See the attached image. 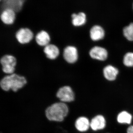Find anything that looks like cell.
Returning <instances> with one entry per match:
<instances>
[{
	"instance_id": "cell-1",
	"label": "cell",
	"mask_w": 133,
	"mask_h": 133,
	"mask_svg": "<svg viewBox=\"0 0 133 133\" xmlns=\"http://www.w3.org/2000/svg\"><path fill=\"white\" fill-rule=\"evenodd\" d=\"M27 83L28 81L25 77L15 72L4 76L0 81V86L2 89L5 91L12 90L16 92L23 88Z\"/></svg>"
},
{
	"instance_id": "cell-2",
	"label": "cell",
	"mask_w": 133,
	"mask_h": 133,
	"mask_svg": "<svg viewBox=\"0 0 133 133\" xmlns=\"http://www.w3.org/2000/svg\"><path fill=\"white\" fill-rule=\"evenodd\" d=\"M69 112L67 105L63 102H57L47 108L45 115L50 121L62 122L67 116Z\"/></svg>"
},
{
	"instance_id": "cell-3",
	"label": "cell",
	"mask_w": 133,
	"mask_h": 133,
	"mask_svg": "<svg viewBox=\"0 0 133 133\" xmlns=\"http://www.w3.org/2000/svg\"><path fill=\"white\" fill-rule=\"evenodd\" d=\"M3 72L6 75L15 73L17 64V60L14 55L11 54H5L3 55L0 59Z\"/></svg>"
},
{
	"instance_id": "cell-4",
	"label": "cell",
	"mask_w": 133,
	"mask_h": 133,
	"mask_svg": "<svg viewBox=\"0 0 133 133\" xmlns=\"http://www.w3.org/2000/svg\"><path fill=\"white\" fill-rule=\"evenodd\" d=\"M108 125L107 118L103 114H96L90 118L91 131L93 132L104 131L107 128Z\"/></svg>"
},
{
	"instance_id": "cell-5",
	"label": "cell",
	"mask_w": 133,
	"mask_h": 133,
	"mask_svg": "<svg viewBox=\"0 0 133 133\" xmlns=\"http://www.w3.org/2000/svg\"><path fill=\"white\" fill-rule=\"evenodd\" d=\"M15 38L20 44L25 45L30 43L33 40L34 33L31 29L22 28L18 29L15 34Z\"/></svg>"
},
{
	"instance_id": "cell-6",
	"label": "cell",
	"mask_w": 133,
	"mask_h": 133,
	"mask_svg": "<svg viewBox=\"0 0 133 133\" xmlns=\"http://www.w3.org/2000/svg\"><path fill=\"white\" fill-rule=\"evenodd\" d=\"M63 58L67 63L74 64L78 59L77 49L74 45H68L65 47L63 51Z\"/></svg>"
},
{
	"instance_id": "cell-7",
	"label": "cell",
	"mask_w": 133,
	"mask_h": 133,
	"mask_svg": "<svg viewBox=\"0 0 133 133\" xmlns=\"http://www.w3.org/2000/svg\"><path fill=\"white\" fill-rule=\"evenodd\" d=\"M26 0H1L0 13L6 9L12 10L17 13L21 10Z\"/></svg>"
},
{
	"instance_id": "cell-8",
	"label": "cell",
	"mask_w": 133,
	"mask_h": 133,
	"mask_svg": "<svg viewBox=\"0 0 133 133\" xmlns=\"http://www.w3.org/2000/svg\"><path fill=\"white\" fill-rule=\"evenodd\" d=\"M57 97L63 102H73L75 99V94L71 87L65 85L60 87L56 93Z\"/></svg>"
},
{
	"instance_id": "cell-9",
	"label": "cell",
	"mask_w": 133,
	"mask_h": 133,
	"mask_svg": "<svg viewBox=\"0 0 133 133\" xmlns=\"http://www.w3.org/2000/svg\"><path fill=\"white\" fill-rule=\"evenodd\" d=\"M115 121L119 125L127 127L133 124V114L127 109H122L116 114Z\"/></svg>"
},
{
	"instance_id": "cell-10",
	"label": "cell",
	"mask_w": 133,
	"mask_h": 133,
	"mask_svg": "<svg viewBox=\"0 0 133 133\" xmlns=\"http://www.w3.org/2000/svg\"><path fill=\"white\" fill-rule=\"evenodd\" d=\"M74 125L76 130L79 132H87L91 131L90 118L85 116H79L76 119Z\"/></svg>"
},
{
	"instance_id": "cell-11",
	"label": "cell",
	"mask_w": 133,
	"mask_h": 133,
	"mask_svg": "<svg viewBox=\"0 0 133 133\" xmlns=\"http://www.w3.org/2000/svg\"><path fill=\"white\" fill-rule=\"evenodd\" d=\"M108 55L107 50L101 46H94L89 51V55L92 58L100 61L106 60Z\"/></svg>"
},
{
	"instance_id": "cell-12",
	"label": "cell",
	"mask_w": 133,
	"mask_h": 133,
	"mask_svg": "<svg viewBox=\"0 0 133 133\" xmlns=\"http://www.w3.org/2000/svg\"><path fill=\"white\" fill-rule=\"evenodd\" d=\"M1 21L6 26H11L16 20V14L11 9H6L0 13Z\"/></svg>"
},
{
	"instance_id": "cell-13",
	"label": "cell",
	"mask_w": 133,
	"mask_h": 133,
	"mask_svg": "<svg viewBox=\"0 0 133 133\" xmlns=\"http://www.w3.org/2000/svg\"><path fill=\"white\" fill-rule=\"evenodd\" d=\"M43 52L45 57L50 60L57 59L59 57L60 53L58 46L52 43H50L44 47L43 49Z\"/></svg>"
},
{
	"instance_id": "cell-14",
	"label": "cell",
	"mask_w": 133,
	"mask_h": 133,
	"mask_svg": "<svg viewBox=\"0 0 133 133\" xmlns=\"http://www.w3.org/2000/svg\"><path fill=\"white\" fill-rule=\"evenodd\" d=\"M51 39L49 33L44 30L38 31L35 37V40L37 44L40 47L43 48L50 44Z\"/></svg>"
},
{
	"instance_id": "cell-15",
	"label": "cell",
	"mask_w": 133,
	"mask_h": 133,
	"mask_svg": "<svg viewBox=\"0 0 133 133\" xmlns=\"http://www.w3.org/2000/svg\"><path fill=\"white\" fill-rule=\"evenodd\" d=\"M72 25L75 27H80L85 25L87 21V15L84 12H79L78 14L73 13L71 16Z\"/></svg>"
},
{
	"instance_id": "cell-16",
	"label": "cell",
	"mask_w": 133,
	"mask_h": 133,
	"mask_svg": "<svg viewBox=\"0 0 133 133\" xmlns=\"http://www.w3.org/2000/svg\"><path fill=\"white\" fill-rule=\"evenodd\" d=\"M119 72L118 69L111 65H107L103 70V75L105 79L111 82L116 80Z\"/></svg>"
},
{
	"instance_id": "cell-17",
	"label": "cell",
	"mask_w": 133,
	"mask_h": 133,
	"mask_svg": "<svg viewBox=\"0 0 133 133\" xmlns=\"http://www.w3.org/2000/svg\"><path fill=\"white\" fill-rule=\"evenodd\" d=\"M91 39L94 42L102 40L105 36L104 30L102 26L99 25L93 26L90 31Z\"/></svg>"
},
{
	"instance_id": "cell-18",
	"label": "cell",
	"mask_w": 133,
	"mask_h": 133,
	"mask_svg": "<svg viewBox=\"0 0 133 133\" xmlns=\"http://www.w3.org/2000/svg\"><path fill=\"white\" fill-rule=\"evenodd\" d=\"M123 33L125 38L129 41H133V22L124 27Z\"/></svg>"
},
{
	"instance_id": "cell-19",
	"label": "cell",
	"mask_w": 133,
	"mask_h": 133,
	"mask_svg": "<svg viewBox=\"0 0 133 133\" xmlns=\"http://www.w3.org/2000/svg\"><path fill=\"white\" fill-rule=\"evenodd\" d=\"M124 65L128 67H133V52H127L123 59Z\"/></svg>"
},
{
	"instance_id": "cell-20",
	"label": "cell",
	"mask_w": 133,
	"mask_h": 133,
	"mask_svg": "<svg viewBox=\"0 0 133 133\" xmlns=\"http://www.w3.org/2000/svg\"><path fill=\"white\" fill-rule=\"evenodd\" d=\"M125 133H133V124L126 127Z\"/></svg>"
},
{
	"instance_id": "cell-21",
	"label": "cell",
	"mask_w": 133,
	"mask_h": 133,
	"mask_svg": "<svg viewBox=\"0 0 133 133\" xmlns=\"http://www.w3.org/2000/svg\"><path fill=\"white\" fill-rule=\"evenodd\" d=\"M104 133H112L111 132H104Z\"/></svg>"
},
{
	"instance_id": "cell-22",
	"label": "cell",
	"mask_w": 133,
	"mask_h": 133,
	"mask_svg": "<svg viewBox=\"0 0 133 133\" xmlns=\"http://www.w3.org/2000/svg\"></svg>"
},
{
	"instance_id": "cell-23",
	"label": "cell",
	"mask_w": 133,
	"mask_h": 133,
	"mask_svg": "<svg viewBox=\"0 0 133 133\" xmlns=\"http://www.w3.org/2000/svg\"><path fill=\"white\" fill-rule=\"evenodd\" d=\"M0 1H1V0H0Z\"/></svg>"
}]
</instances>
